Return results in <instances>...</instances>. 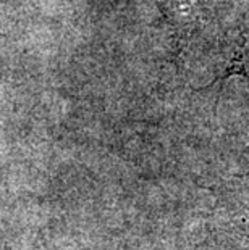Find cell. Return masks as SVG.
I'll use <instances>...</instances> for the list:
<instances>
[{"mask_svg": "<svg viewBox=\"0 0 249 250\" xmlns=\"http://www.w3.org/2000/svg\"><path fill=\"white\" fill-rule=\"evenodd\" d=\"M230 73H236V74H245L249 79V44L246 42V45L243 47L241 52L238 54L231 62V66L226 74Z\"/></svg>", "mask_w": 249, "mask_h": 250, "instance_id": "obj_1", "label": "cell"}]
</instances>
